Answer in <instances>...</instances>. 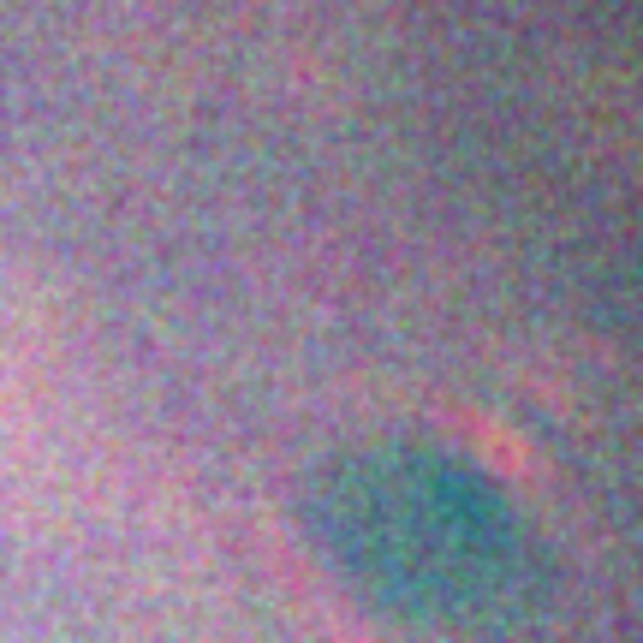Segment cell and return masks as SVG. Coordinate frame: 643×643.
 Returning <instances> with one entry per match:
<instances>
[{
	"label": "cell",
	"mask_w": 643,
	"mask_h": 643,
	"mask_svg": "<svg viewBox=\"0 0 643 643\" xmlns=\"http://www.w3.org/2000/svg\"><path fill=\"white\" fill-rule=\"evenodd\" d=\"M328 560L375 608L435 632H506L536 596V554L506 494L435 447L352 453L316 494Z\"/></svg>",
	"instance_id": "6da1fadb"
}]
</instances>
